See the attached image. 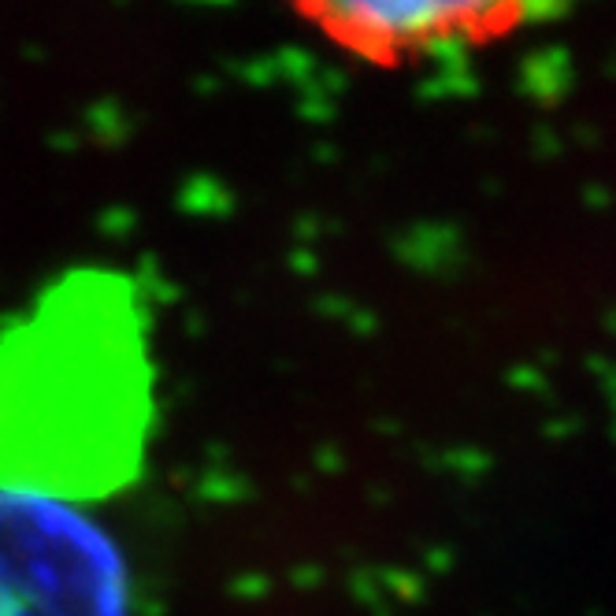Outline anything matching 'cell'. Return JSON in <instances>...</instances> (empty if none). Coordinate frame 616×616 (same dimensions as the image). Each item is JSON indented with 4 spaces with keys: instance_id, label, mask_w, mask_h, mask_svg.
Here are the masks:
<instances>
[{
    "instance_id": "obj_3",
    "label": "cell",
    "mask_w": 616,
    "mask_h": 616,
    "mask_svg": "<svg viewBox=\"0 0 616 616\" xmlns=\"http://www.w3.org/2000/svg\"><path fill=\"white\" fill-rule=\"evenodd\" d=\"M301 23L349 57L405 67L491 45L565 0H286Z\"/></svg>"
},
{
    "instance_id": "obj_1",
    "label": "cell",
    "mask_w": 616,
    "mask_h": 616,
    "mask_svg": "<svg viewBox=\"0 0 616 616\" xmlns=\"http://www.w3.org/2000/svg\"><path fill=\"white\" fill-rule=\"evenodd\" d=\"M152 365L138 289L115 271L63 275L0 331V486L101 502L141 472Z\"/></svg>"
},
{
    "instance_id": "obj_2",
    "label": "cell",
    "mask_w": 616,
    "mask_h": 616,
    "mask_svg": "<svg viewBox=\"0 0 616 616\" xmlns=\"http://www.w3.org/2000/svg\"><path fill=\"white\" fill-rule=\"evenodd\" d=\"M0 616H131L123 554L75 505L0 486Z\"/></svg>"
}]
</instances>
